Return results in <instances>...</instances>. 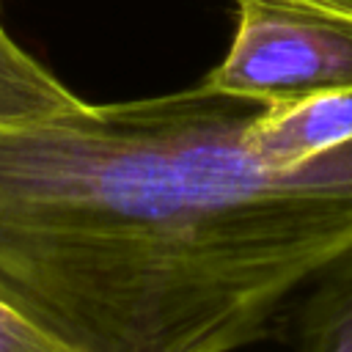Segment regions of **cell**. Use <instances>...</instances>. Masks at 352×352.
I'll return each mask as SVG.
<instances>
[{
    "instance_id": "obj_1",
    "label": "cell",
    "mask_w": 352,
    "mask_h": 352,
    "mask_svg": "<svg viewBox=\"0 0 352 352\" xmlns=\"http://www.w3.org/2000/svg\"><path fill=\"white\" fill-rule=\"evenodd\" d=\"M264 102L184 88L0 126V302L69 352H234L352 248V140L292 168Z\"/></svg>"
},
{
    "instance_id": "obj_2",
    "label": "cell",
    "mask_w": 352,
    "mask_h": 352,
    "mask_svg": "<svg viewBox=\"0 0 352 352\" xmlns=\"http://www.w3.org/2000/svg\"><path fill=\"white\" fill-rule=\"evenodd\" d=\"M228 55L201 80L264 104L352 88V0H234Z\"/></svg>"
},
{
    "instance_id": "obj_3",
    "label": "cell",
    "mask_w": 352,
    "mask_h": 352,
    "mask_svg": "<svg viewBox=\"0 0 352 352\" xmlns=\"http://www.w3.org/2000/svg\"><path fill=\"white\" fill-rule=\"evenodd\" d=\"M352 140V88L267 104L248 126V146L272 168H292Z\"/></svg>"
},
{
    "instance_id": "obj_4",
    "label": "cell",
    "mask_w": 352,
    "mask_h": 352,
    "mask_svg": "<svg viewBox=\"0 0 352 352\" xmlns=\"http://www.w3.org/2000/svg\"><path fill=\"white\" fill-rule=\"evenodd\" d=\"M82 99L28 55L0 25V126L63 113Z\"/></svg>"
},
{
    "instance_id": "obj_5",
    "label": "cell",
    "mask_w": 352,
    "mask_h": 352,
    "mask_svg": "<svg viewBox=\"0 0 352 352\" xmlns=\"http://www.w3.org/2000/svg\"><path fill=\"white\" fill-rule=\"evenodd\" d=\"M311 286L300 311V352H352V248Z\"/></svg>"
},
{
    "instance_id": "obj_6",
    "label": "cell",
    "mask_w": 352,
    "mask_h": 352,
    "mask_svg": "<svg viewBox=\"0 0 352 352\" xmlns=\"http://www.w3.org/2000/svg\"><path fill=\"white\" fill-rule=\"evenodd\" d=\"M0 352H69L30 319L0 302Z\"/></svg>"
}]
</instances>
